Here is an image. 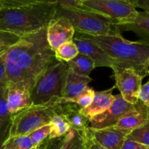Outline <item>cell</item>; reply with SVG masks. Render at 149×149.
Here are the masks:
<instances>
[{"label":"cell","instance_id":"cell-40","mask_svg":"<svg viewBox=\"0 0 149 149\" xmlns=\"http://www.w3.org/2000/svg\"><path fill=\"white\" fill-rule=\"evenodd\" d=\"M147 74H149V71H148V73H147Z\"/></svg>","mask_w":149,"mask_h":149},{"label":"cell","instance_id":"cell-32","mask_svg":"<svg viewBox=\"0 0 149 149\" xmlns=\"http://www.w3.org/2000/svg\"><path fill=\"white\" fill-rule=\"evenodd\" d=\"M1 52L2 51H0V87L6 86L8 83L7 75H6L4 60H3L2 55H1Z\"/></svg>","mask_w":149,"mask_h":149},{"label":"cell","instance_id":"cell-34","mask_svg":"<svg viewBox=\"0 0 149 149\" xmlns=\"http://www.w3.org/2000/svg\"><path fill=\"white\" fill-rule=\"evenodd\" d=\"M134 7L141 8L145 13H149V0H132Z\"/></svg>","mask_w":149,"mask_h":149},{"label":"cell","instance_id":"cell-36","mask_svg":"<svg viewBox=\"0 0 149 149\" xmlns=\"http://www.w3.org/2000/svg\"><path fill=\"white\" fill-rule=\"evenodd\" d=\"M148 71H149V60H148V63H146V65H145V71H146V73H148Z\"/></svg>","mask_w":149,"mask_h":149},{"label":"cell","instance_id":"cell-38","mask_svg":"<svg viewBox=\"0 0 149 149\" xmlns=\"http://www.w3.org/2000/svg\"><path fill=\"white\" fill-rule=\"evenodd\" d=\"M143 149H149V147H147V146H143Z\"/></svg>","mask_w":149,"mask_h":149},{"label":"cell","instance_id":"cell-17","mask_svg":"<svg viewBox=\"0 0 149 149\" xmlns=\"http://www.w3.org/2000/svg\"><path fill=\"white\" fill-rule=\"evenodd\" d=\"M115 86L102 91H95L94 97L91 104L86 109H81L82 114L90 120L95 116L101 114L110 109L115 100V95H112V91Z\"/></svg>","mask_w":149,"mask_h":149},{"label":"cell","instance_id":"cell-12","mask_svg":"<svg viewBox=\"0 0 149 149\" xmlns=\"http://www.w3.org/2000/svg\"><path fill=\"white\" fill-rule=\"evenodd\" d=\"M7 87L9 112L12 116L32 106V90L27 85L8 81Z\"/></svg>","mask_w":149,"mask_h":149},{"label":"cell","instance_id":"cell-14","mask_svg":"<svg viewBox=\"0 0 149 149\" xmlns=\"http://www.w3.org/2000/svg\"><path fill=\"white\" fill-rule=\"evenodd\" d=\"M92 138L107 149H121L124 141L131 132L115 127L94 130L89 128Z\"/></svg>","mask_w":149,"mask_h":149},{"label":"cell","instance_id":"cell-37","mask_svg":"<svg viewBox=\"0 0 149 149\" xmlns=\"http://www.w3.org/2000/svg\"><path fill=\"white\" fill-rule=\"evenodd\" d=\"M3 8V4H2V0H0V10Z\"/></svg>","mask_w":149,"mask_h":149},{"label":"cell","instance_id":"cell-22","mask_svg":"<svg viewBox=\"0 0 149 149\" xmlns=\"http://www.w3.org/2000/svg\"><path fill=\"white\" fill-rule=\"evenodd\" d=\"M54 52L56 59L65 63L74 59L79 54L77 46L72 40L63 44Z\"/></svg>","mask_w":149,"mask_h":149},{"label":"cell","instance_id":"cell-27","mask_svg":"<svg viewBox=\"0 0 149 149\" xmlns=\"http://www.w3.org/2000/svg\"><path fill=\"white\" fill-rule=\"evenodd\" d=\"M20 38V36L14 33L0 30V51L5 50L15 45Z\"/></svg>","mask_w":149,"mask_h":149},{"label":"cell","instance_id":"cell-16","mask_svg":"<svg viewBox=\"0 0 149 149\" xmlns=\"http://www.w3.org/2000/svg\"><path fill=\"white\" fill-rule=\"evenodd\" d=\"M148 113V108L139 100L134 108L124 114L113 127L131 132L146 123Z\"/></svg>","mask_w":149,"mask_h":149},{"label":"cell","instance_id":"cell-35","mask_svg":"<svg viewBox=\"0 0 149 149\" xmlns=\"http://www.w3.org/2000/svg\"><path fill=\"white\" fill-rule=\"evenodd\" d=\"M88 143H89V149H107L104 148L103 146L100 145V144L98 143L93 138L91 135L90 132L88 133Z\"/></svg>","mask_w":149,"mask_h":149},{"label":"cell","instance_id":"cell-21","mask_svg":"<svg viewBox=\"0 0 149 149\" xmlns=\"http://www.w3.org/2000/svg\"><path fill=\"white\" fill-rule=\"evenodd\" d=\"M51 132L48 139H55L65 135L71 129L70 125L59 113H56L50 123Z\"/></svg>","mask_w":149,"mask_h":149},{"label":"cell","instance_id":"cell-10","mask_svg":"<svg viewBox=\"0 0 149 149\" xmlns=\"http://www.w3.org/2000/svg\"><path fill=\"white\" fill-rule=\"evenodd\" d=\"M74 34V27L65 17L55 16L47 26V39L54 52L63 44L72 40Z\"/></svg>","mask_w":149,"mask_h":149},{"label":"cell","instance_id":"cell-7","mask_svg":"<svg viewBox=\"0 0 149 149\" xmlns=\"http://www.w3.org/2000/svg\"><path fill=\"white\" fill-rule=\"evenodd\" d=\"M83 4L91 11L116 23L132 22L139 13L132 0H83Z\"/></svg>","mask_w":149,"mask_h":149},{"label":"cell","instance_id":"cell-15","mask_svg":"<svg viewBox=\"0 0 149 149\" xmlns=\"http://www.w3.org/2000/svg\"><path fill=\"white\" fill-rule=\"evenodd\" d=\"M56 113H59L67 120L71 129L86 134L90 128V122L80 112V109L76 104L61 100L57 106Z\"/></svg>","mask_w":149,"mask_h":149},{"label":"cell","instance_id":"cell-4","mask_svg":"<svg viewBox=\"0 0 149 149\" xmlns=\"http://www.w3.org/2000/svg\"><path fill=\"white\" fill-rule=\"evenodd\" d=\"M56 16L67 19L76 33L96 36L121 35L115 21L91 11L83 4V9L77 10H66L57 5Z\"/></svg>","mask_w":149,"mask_h":149},{"label":"cell","instance_id":"cell-42","mask_svg":"<svg viewBox=\"0 0 149 149\" xmlns=\"http://www.w3.org/2000/svg\"><path fill=\"white\" fill-rule=\"evenodd\" d=\"M38 149H39V148H38Z\"/></svg>","mask_w":149,"mask_h":149},{"label":"cell","instance_id":"cell-20","mask_svg":"<svg viewBox=\"0 0 149 149\" xmlns=\"http://www.w3.org/2000/svg\"><path fill=\"white\" fill-rule=\"evenodd\" d=\"M67 68L77 75L89 77L95 68L94 63L86 55L79 53L74 59L67 63Z\"/></svg>","mask_w":149,"mask_h":149},{"label":"cell","instance_id":"cell-23","mask_svg":"<svg viewBox=\"0 0 149 149\" xmlns=\"http://www.w3.org/2000/svg\"><path fill=\"white\" fill-rule=\"evenodd\" d=\"M3 147L6 149H37L32 144L29 135H19L9 138Z\"/></svg>","mask_w":149,"mask_h":149},{"label":"cell","instance_id":"cell-6","mask_svg":"<svg viewBox=\"0 0 149 149\" xmlns=\"http://www.w3.org/2000/svg\"><path fill=\"white\" fill-rule=\"evenodd\" d=\"M67 74V63L55 59L37 79L32 92V105H42L62 97Z\"/></svg>","mask_w":149,"mask_h":149},{"label":"cell","instance_id":"cell-3","mask_svg":"<svg viewBox=\"0 0 149 149\" xmlns=\"http://www.w3.org/2000/svg\"><path fill=\"white\" fill-rule=\"evenodd\" d=\"M77 33L97 45L116 62L117 67L132 68L143 78L147 76L145 65L149 60V45L140 40L129 41L121 34L96 36Z\"/></svg>","mask_w":149,"mask_h":149},{"label":"cell","instance_id":"cell-24","mask_svg":"<svg viewBox=\"0 0 149 149\" xmlns=\"http://www.w3.org/2000/svg\"><path fill=\"white\" fill-rule=\"evenodd\" d=\"M95 91L92 87L88 86L80 94L76 96L74 98H72L68 100H64V102H68V103H72L77 105L79 108L81 109H86L91 104L92 101L94 97Z\"/></svg>","mask_w":149,"mask_h":149},{"label":"cell","instance_id":"cell-41","mask_svg":"<svg viewBox=\"0 0 149 149\" xmlns=\"http://www.w3.org/2000/svg\"><path fill=\"white\" fill-rule=\"evenodd\" d=\"M2 149H6V148H4V147H3V148H2Z\"/></svg>","mask_w":149,"mask_h":149},{"label":"cell","instance_id":"cell-28","mask_svg":"<svg viewBox=\"0 0 149 149\" xmlns=\"http://www.w3.org/2000/svg\"><path fill=\"white\" fill-rule=\"evenodd\" d=\"M8 84V83H7ZM7 84L0 87V122L11 117L7 103Z\"/></svg>","mask_w":149,"mask_h":149},{"label":"cell","instance_id":"cell-31","mask_svg":"<svg viewBox=\"0 0 149 149\" xmlns=\"http://www.w3.org/2000/svg\"><path fill=\"white\" fill-rule=\"evenodd\" d=\"M139 100L149 109V79L145 84L142 85L139 93Z\"/></svg>","mask_w":149,"mask_h":149},{"label":"cell","instance_id":"cell-30","mask_svg":"<svg viewBox=\"0 0 149 149\" xmlns=\"http://www.w3.org/2000/svg\"><path fill=\"white\" fill-rule=\"evenodd\" d=\"M58 7L66 10H77L83 9L82 0H57Z\"/></svg>","mask_w":149,"mask_h":149},{"label":"cell","instance_id":"cell-39","mask_svg":"<svg viewBox=\"0 0 149 149\" xmlns=\"http://www.w3.org/2000/svg\"><path fill=\"white\" fill-rule=\"evenodd\" d=\"M39 149H45V148H42V147H39Z\"/></svg>","mask_w":149,"mask_h":149},{"label":"cell","instance_id":"cell-2","mask_svg":"<svg viewBox=\"0 0 149 149\" xmlns=\"http://www.w3.org/2000/svg\"><path fill=\"white\" fill-rule=\"evenodd\" d=\"M2 55L17 63L36 81L56 59L47 39V27L22 36L15 45L3 50Z\"/></svg>","mask_w":149,"mask_h":149},{"label":"cell","instance_id":"cell-1","mask_svg":"<svg viewBox=\"0 0 149 149\" xmlns=\"http://www.w3.org/2000/svg\"><path fill=\"white\" fill-rule=\"evenodd\" d=\"M56 1L29 0L27 4L18 7L0 10V30L18 36L35 33L46 28L55 17Z\"/></svg>","mask_w":149,"mask_h":149},{"label":"cell","instance_id":"cell-13","mask_svg":"<svg viewBox=\"0 0 149 149\" xmlns=\"http://www.w3.org/2000/svg\"><path fill=\"white\" fill-rule=\"evenodd\" d=\"M88 133L89 131L83 134L70 129L64 136L47 139L40 147L45 149H89Z\"/></svg>","mask_w":149,"mask_h":149},{"label":"cell","instance_id":"cell-18","mask_svg":"<svg viewBox=\"0 0 149 149\" xmlns=\"http://www.w3.org/2000/svg\"><path fill=\"white\" fill-rule=\"evenodd\" d=\"M120 31H132L140 38L139 40L149 45V13L139 12L138 15L132 22L117 23Z\"/></svg>","mask_w":149,"mask_h":149},{"label":"cell","instance_id":"cell-25","mask_svg":"<svg viewBox=\"0 0 149 149\" xmlns=\"http://www.w3.org/2000/svg\"><path fill=\"white\" fill-rule=\"evenodd\" d=\"M127 138L141 145L149 147V113L146 123L141 127L131 132Z\"/></svg>","mask_w":149,"mask_h":149},{"label":"cell","instance_id":"cell-11","mask_svg":"<svg viewBox=\"0 0 149 149\" xmlns=\"http://www.w3.org/2000/svg\"><path fill=\"white\" fill-rule=\"evenodd\" d=\"M73 42L77 46L79 53L89 57L96 67H108L112 68L117 63L112 58L108 56L97 45L91 40L83 38L75 33Z\"/></svg>","mask_w":149,"mask_h":149},{"label":"cell","instance_id":"cell-19","mask_svg":"<svg viewBox=\"0 0 149 149\" xmlns=\"http://www.w3.org/2000/svg\"><path fill=\"white\" fill-rule=\"evenodd\" d=\"M92 79L89 77H83L77 75L67 68L66 83L63 92L62 98L64 100H68L74 98L82 93Z\"/></svg>","mask_w":149,"mask_h":149},{"label":"cell","instance_id":"cell-8","mask_svg":"<svg viewBox=\"0 0 149 149\" xmlns=\"http://www.w3.org/2000/svg\"><path fill=\"white\" fill-rule=\"evenodd\" d=\"M113 78L115 87L118 89L123 98L128 103L135 105L139 100V93L143 77L132 68H119L115 66Z\"/></svg>","mask_w":149,"mask_h":149},{"label":"cell","instance_id":"cell-5","mask_svg":"<svg viewBox=\"0 0 149 149\" xmlns=\"http://www.w3.org/2000/svg\"><path fill=\"white\" fill-rule=\"evenodd\" d=\"M61 100L62 97H53L45 104L32 105L13 115L9 138L28 135L42 127L50 125Z\"/></svg>","mask_w":149,"mask_h":149},{"label":"cell","instance_id":"cell-26","mask_svg":"<svg viewBox=\"0 0 149 149\" xmlns=\"http://www.w3.org/2000/svg\"><path fill=\"white\" fill-rule=\"evenodd\" d=\"M50 132H51V126L50 125H48L36 130L28 135L30 138L34 148L38 149L48 139L50 135Z\"/></svg>","mask_w":149,"mask_h":149},{"label":"cell","instance_id":"cell-29","mask_svg":"<svg viewBox=\"0 0 149 149\" xmlns=\"http://www.w3.org/2000/svg\"><path fill=\"white\" fill-rule=\"evenodd\" d=\"M11 117L0 122V149L3 148L4 143L10 137V130L11 127Z\"/></svg>","mask_w":149,"mask_h":149},{"label":"cell","instance_id":"cell-33","mask_svg":"<svg viewBox=\"0 0 149 149\" xmlns=\"http://www.w3.org/2000/svg\"><path fill=\"white\" fill-rule=\"evenodd\" d=\"M143 145L132 141L130 138H127L121 149H143Z\"/></svg>","mask_w":149,"mask_h":149},{"label":"cell","instance_id":"cell-9","mask_svg":"<svg viewBox=\"0 0 149 149\" xmlns=\"http://www.w3.org/2000/svg\"><path fill=\"white\" fill-rule=\"evenodd\" d=\"M134 106L126 101L120 93L115 95V101L110 109L91 119L90 127L94 130L112 127L124 114L134 108Z\"/></svg>","mask_w":149,"mask_h":149}]
</instances>
